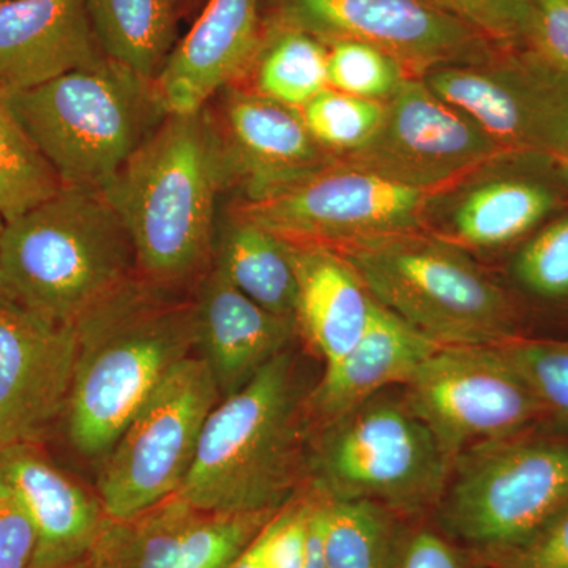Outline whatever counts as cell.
Returning a JSON list of instances; mask_svg holds the SVG:
<instances>
[{"mask_svg": "<svg viewBox=\"0 0 568 568\" xmlns=\"http://www.w3.org/2000/svg\"><path fill=\"white\" fill-rule=\"evenodd\" d=\"M235 183L211 108L168 114L103 190L132 241L138 274L179 290L213 261L215 207Z\"/></svg>", "mask_w": 568, "mask_h": 568, "instance_id": "cell-1", "label": "cell"}, {"mask_svg": "<svg viewBox=\"0 0 568 568\" xmlns=\"http://www.w3.org/2000/svg\"><path fill=\"white\" fill-rule=\"evenodd\" d=\"M134 276L77 323L69 433L85 457L106 454L174 366L196 353L194 301Z\"/></svg>", "mask_w": 568, "mask_h": 568, "instance_id": "cell-2", "label": "cell"}, {"mask_svg": "<svg viewBox=\"0 0 568 568\" xmlns=\"http://www.w3.org/2000/svg\"><path fill=\"white\" fill-rule=\"evenodd\" d=\"M305 398L294 355L284 351L213 407L178 495L222 514L276 511L290 504L308 476Z\"/></svg>", "mask_w": 568, "mask_h": 568, "instance_id": "cell-3", "label": "cell"}, {"mask_svg": "<svg viewBox=\"0 0 568 568\" xmlns=\"http://www.w3.org/2000/svg\"><path fill=\"white\" fill-rule=\"evenodd\" d=\"M138 275L130 235L99 190L62 186L0 237V297L55 323L77 325Z\"/></svg>", "mask_w": 568, "mask_h": 568, "instance_id": "cell-4", "label": "cell"}, {"mask_svg": "<svg viewBox=\"0 0 568 568\" xmlns=\"http://www.w3.org/2000/svg\"><path fill=\"white\" fill-rule=\"evenodd\" d=\"M9 93L62 186L99 192L170 114L155 80L108 55L31 91Z\"/></svg>", "mask_w": 568, "mask_h": 568, "instance_id": "cell-5", "label": "cell"}, {"mask_svg": "<svg viewBox=\"0 0 568 568\" xmlns=\"http://www.w3.org/2000/svg\"><path fill=\"white\" fill-rule=\"evenodd\" d=\"M338 253L377 304L437 346H503L521 336L515 302L462 246L418 231Z\"/></svg>", "mask_w": 568, "mask_h": 568, "instance_id": "cell-6", "label": "cell"}, {"mask_svg": "<svg viewBox=\"0 0 568 568\" xmlns=\"http://www.w3.org/2000/svg\"><path fill=\"white\" fill-rule=\"evenodd\" d=\"M567 506L568 436L534 428L459 455L435 525L485 568Z\"/></svg>", "mask_w": 568, "mask_h": 568, "instance_id": "cell-7", "label": "cell"}, {"mask_svg": "<svg viewBox=\"0 0 568 568\" xmlns=\"http://www.w3.org/2000/svg\"><path fill=\"white\" fill-rule=\"evenodd\" d=\"M398 388L320 429L308 458L310 489L327 499L379 504L407 519L435 511L455 459Z\"/></svg>", "mask_w": 568, "mask_h": 568, "instance_id": "cell-8", "label": "cell"}, {"mask_svg": "<svg viewBox=\"0 0 568 568\" xmlns=\"http://www.w3.org/2000/svg\"><path fill=\"white\" fill-rule=\"evenodd\" d=\"M220 399L200 355L171 369L104 454L97 496L108 518H132L181 491Z\"/></svg>", "mask_w": 568, "mask_h": 568, "instance_id": "cell-9", "label": "cell"}, {"mask_svg": "<svg viewBox=\"0 0 568 568\" xmlns=\"http://www.w3.org/2000/svg\"><path fill=\"white\" fill-rule=\"evenodd\" d=\"M428 196L336 159L271 196L241 201L233 215L260 224L287 244L345 252L425 231Z\"/></svg>", "mask_w": 568, "mask_h": 568, "instance_id": "cell-10", "label": "cell"}, {"mask_svg": "<svg viewBox=\"0 0 568 568\" xmlns=\"http://www.w3.org/2000/svg\"><path fill=\"white\" fill-rule=\"evenodd\" d=\"M403 390L454 459L549 418L503 346L437 347Z\"/></svg>", "mask_w": 568, "mask_h": 568, "instance_id": "cell-11", "label": "cell"}, {"mask_svg": "<svg viewBox=\"0 0 568 568\" xmlns=\"http://www.w3.org/2000/svg\"><path fill=\"white\" fill-rule=\"evenodd\" d=\"M568 209V179L558 156L500 151L429 193L426 233L470 250L518 246Z\"/></svg>", "mask_w": 568, "mask_h": 568, "instance_id": "cell-12", "label": "cell"}, {"mask_svg": "<svg viewBox=\"0 0 568 568\" xmlns=\"http://www.w3.org/2000/svg\"><path fill=\"white\" fill-rule=\"evenodd\" d=\"M426 84L467 115L500 151L568 149V78L525 48H497L480 61L425 73Z\"/></svg>", "mask_w": 568, "mask_h": 568, "instance_id": "cell-13", "label": "cell"}, {"mask_svg": "<svg viewBox=\"0 0 568 568\" xmlns=\"http://www.w3.org/2000/svg\"><path fill=\"white\" fill-rule=\"evenodd\" d=\"M276 24L323 41L353 40L387 52L422 78L487 58L499 44L422 0H272Z\"/></svg>", "mask_w": 568, "mask_h": 568, "instance_id": "cell-14", "label": "cell"}, {"mask_svg": "<svg viewBox=\"0 0 568 568\" xmlns=\"http://www.w3.org/2000/svg\"><path fill=\"white\" fill-rule=\"evenodd\" d=\"M500 152L424 78H407L386 102L372 140L339 162L422 192H436Z\"/></svg>", "mask_w": 568, "mask_h": 568, "instance_id": "cell-15", "label": "cell"}, {"mask_svg": "<svg viewBox=\"0 0 568 568\" xmlns=\"http://www.w3.org/2000/svg\"><path fill=\"white\" fill-rule=\"evenodd\" d=\"M276 511L222 514L174 495L132 518H106L84 564L88 568H226Z\"/></svg>", "mask_w": 568, "mask_h": 568, "instance_id": "cell-16", "label": "cell"}, {"mask_svg": "<svg viewBox=\"0 0 568 568\" xmlns=\"http://www.w3.org/2000/svg\"><path fill=\"white\" fill-rule=\"evenodd\" d=\"M77 325L0 297V448L33 443L69 406Z\"/></svg>", "mask_w": 568, "mask_h": 568, "instance_id": "cell-17", "label": "cell"}, {"mask_svg": "<svg viewBox=\"0 0 568 568\" xmlns=\"http://www.w3.org/2000/svg\"><path fill=\"white\" fill-rule=\"evenodd\" d=\"M233 160L242 201L271 196L336 162L306 129L301 111L265 99L245 85H227L215 114Z\"/></svg>", "mask_w": 568, "mask_h": 568, "instance_id": "cell-18", "label": "cell"}, {"mask_svg": "<svg viewBox=\"0 0 568 568\" xmlns=\"http://www.w3.org/2000/svg\"><path fill=\"white\" fill-rule=\"evenodd\" d=\"M264 32L261 0H209L155 78L168 112L201 110L215 93L244 80Z\"/></svg>", "mask_w": 568, "mask_h": 568, "instance_id": "cell-19", "label": "cell"}, {"mask_svg": "<svg viewBox=\"0 0 568 568\" xmlns=\"http://www.w3.org/2000/svg\"><path fill=\"white\" fill-rule=\"evenodd\" d=\"M193 301L196 353L211 369L222 399L290 349L298 332L295 317L254 304L215 265L201 276Z\"/></svg>", "mask_w": 568, "mask_h": 568, "instance_id": "cell-20", "label": "cell"}, {"mask_svg": "<svg viewBox=\"0 0 568 568\" xmlns=\"http://www.w3.org/2000/svg\"><path fill=\"white\" fill-rule=\"evenodd\" d=\"M0 487L21 504L36 528L32 568L81 562L108 518L99 496L65 476L33 443L0 448Z\"/></svg>", "mask_w": 568, "mask_h": 568, "instance_id": "cell-21", "label": "cell"}, {"mask_svg": "<svg viewBox=\"0 0 568 568\" xmlns=\"http://www.w3.org/2000/svg\"><path fill=\"white\" fill-rule=\"evenodd\" d=\"M103 58L85 0L0 3V85L7 91H31Z\"/></svg>", "mask_w": 568, "mask_h": 568, "instance_id": "cell-22", "label": "cell"}, {"mask_svg": "<svg viewBox=\"0 0 568 568\" xmlns=\"http://www.w3.org/2000/svg\"><path fill=\"white\" fill-rule=\"evenodd\" d=\"M437 347L376 302L362 338L349 353L325 364L320 383L306 394L310 426L320 432L372 396L405 386Z\"/></svg>", "mask_w": 568, "mask_h": 568, "instance_id": "cell-23", "label": "cell"}, {"mask_svg": "<svg viewBox=\"0 0 568 568\" xmlns=\"http://www.w3.org/2000/svg\"><path fill=\"white\" fill-rule=\"evenodd\" d=\"M287 246L297 276L298 332L325 364H331L349 353L365 334L376 301L353 265L335 250Z\"/></svg>", "mask_w": 568, "mask_h": 568, "instance_id": "cell-24", "label": "cell"}, {"mask_svg": "<svg viewBox=\"0 0 568 568\" xmlns=\"http://www.w3.org/2000/svg\"><path fill=\"white\" fill-rule=\"evenodd\" d=\"M213 265L254 304L295 317L297 276L290 246L260 224L231 215Z\"/></svg>", "mask_w": 568, "mask_h": 568, "instance_id": "cell-25", "label": "cell"}, {"mask_svg": "<svg viewBox=\"0 0 568 568\" xmlns=\"http://www.w3.org/2000/svg\"><path fill=\"white\" fill-rule=\"evenodd\" d=\"M108 58L155 80L174 48L173 0H85Z\"/></svg>", "mask_w": 568, "mask_h": 568, "instance_id": "cell-26", "label": "cell"}, {"mask_svg": "<svg viewBox=\"0 0 568 568\" xmlns=\"http://www.w3.org/2000/svg\"><path fill=\"white\" fill-rule=\"evenodd\" d=\"M327 52L316 37L271 22L246 73H253V88L246 89L301 111L328 88Z\"/></svg>", "mask_w": 568, "mask_h": 568, "instance_id": "cell-27", "label": "cell"}, {"mask_svg": "<svg viewBox=\"0 0 568 568\" xmlns=\"http://www.w3.org/2000/svg\"><path fill=\"white\" fill-rule=\"evenodd\" d=\"M321 497L325 568L390 567L407 518L368 500Z\"/></svg>", "mask_w": 568, "mask_h": 568, "instance_id": "cell-28", "label": "cell"}, {"mask_svg": "<svg viewBox=\"0 0 568 568\" xmlns=\"http://www.w3.org/2000/svg\"><path fill=\"white\" fill-rule=\"evenodd\" d=\"M61 189L58 174L11 106L9 91L0 85V216L13 222Z\"/></svg>", "mask_w": 568, "mask_h": 568, "instance_id": "cell-29", "label": "cell"}, {"mask_svg": "<svg viewBox=\"0 0 568 568\" xmlns=\"http://www.w3.org/2000/svg\"><path fill=\"white\" fill-rule=\"evenodd\" d=\"M510 275L534 301L568 305V209L517 246Z\"/></svg>", "mask_w": 568, "mask_h": 568, "instance_id": "cell-30", "label": "cell"}, {"mask_svg": "<svg viewBox=\"0 0 568 568\" xmlns=\"http://www.w3.org/2000/svg\"><path fill=\"white\" fill-rule=\"evenodd\" d=\"M386 103L325 88L301 110L317 144L336 159L372 140L383 122Z\"/></svg>", "mask_w": 568, "mask_h": 568, "instance_id": "cell-31", "label": "cell"}, {"mask_svg": "<svg viewBox=\"0 0 568 568\" xmlns=\"http://www.w3.org/2000/svg\"><path fill=\"white\" fill-rule=\"evenodd\" d=\"M328 88L386 103L399 91L409 71L387 52L362 41L327 44Z\"/></svg>", "mask_w": 568, "mask_h": 568, "instance_id": "cell-32", "label": "cell"}, {"mask_svg": "<svg viewBox=\"0 0 568 568\" xmlns=\"http://www.w3.org/2000/svg\"><path fill=\"white\" fill-rule=\"evenodd\" d=\"M503 349L528 381L549 418L568 424V339L519 336Z\"/></svg>", "mask_w": 568, "mask_h": 568, "instance_id": "cell-33", "label": "cell"}, {"mask_svg": "<svg viewBox=\"0 0 568 568\" xmlns=\"http://www.w3.org/2000/svg\"><path fill=\"white\" fill-rule=\"evenodd\" d=\"M476 29L493 43L521 48L528 29V0H422Z\"/></svg>", "mask_w": 568, "mask_h": 568, "instance_id": "cell-34", "label": "cell"}, {"mask_svg": "<svg viewBox=\"0 0 568 568\" xmlns=\"http://www.w3.org/2000/svg\"><path fill=\"white\" fill-rule=\"evenodd\" d=\"M308 489L276 511L256 537L261 568H305Z\"/></svg>", "mask_w": 568, "mask_h": 568, "instance_id": "cell-35", "label": "cell"}, {"mask_svg": "<svg viewBox=\"0 0 568 568\" xmlns=\"http://www.w3.org/2000/svg\"><path fill=\"white\" fill-rule=\"evenodd\" d=\"M388 568H478L474 559L435 523L406 519Z\"/></svg>", "mask_w": 568, "mask_h": 568, "instance_id": "cell-36", "label": "cell"}, {"mask_svg": "<svg viewBox=\"0 0 568 568\" xmlns=\"http://www.w3.org/2000/svg\"><path fill=\"white\" fill-rule=\"evenodd\" d=\"M523 47L537 61L568 78V0H528Z\"/></svg>", "mask_w": 568, "mask_h": 568, "instance_id": "cell-37", "label": "cell"}, {"mask_svg": "<svg viewBox=\"0 0 568 568\" xmlns=\"http://www.w3.org/2000/svg\"><path fill=\"white\" fill-rule=\"evenodd\" d=\"M485 568H568V506L521 547Z\"/></svg>", "mask_w": 568, "mask_h": 568, "instance_id": "cell-38", "label": "cell"}, {"mask_svg": "<svg viewBox=\"0 0 568 568\" xmlns=\"http://www.w3.org/2000/svg\"><path fill=\"white\" fill-rule=\"evenodd\" d=\"M37 532L21 504L0 487V568H32Z\"/></svg>", "mask_w": 568, "mask_h": 568, "instance_id": "cell-39", "label": "cell"}, {"mask_svg": "<svg viewBox=\"0 0 568 568\" xmlns=\"http://www.w3.org/2000/svg\"><path fill=\"white\" fill-rule=\"evenodd\" d=\"M226 568H261L260 560V551H257L256 547V538L248 548L239 556L237 559L234 560L233 564H230Z\"/></svg>", "mask_w": 568, "mask_h": 568, "instance_id": "cell-40", "label": "cell"}, {"mask_svg": "<svg viewBox=\"0 0 568 568\" xmlns=\"http://www.w3.org/2000/svg\"><path fill=\"white\" fill-rule=\"evenodd\" d=\"M559 160H560V164H562L564 173H566L567 179H568V149H567V152L564 153V155L560 156Z\"/></svg>", "mask_w": 568, "mask_h": 568, "instance_id": "cell-41", "label": "cell"}, {"mask_svg": "<svg viewBox=\"0 0 568 568\" xmlns=\"http://www.w3.org/2000/svg\"><path fill=\"white\" fill-rule=\"evenodd\" d=\"M62 568H88L85 567L84 560H81V562L71 564V566L62 567Z\"/></svg>", "mask_w": 568, "mask_h": 568, "instance_id": "cell-42", "label": "cell"}, {"mask_svg": "<svg viewBox=\"0 0 568 568\" xmlns=\"http://www.w3.org/2000/svg\"><path fill=\"white\" fill-rule=\"evenodd\" d=\"M3 230H6V220L0 216V237H2Z\"/></svg>", "mask_w": 568, "mask_h": 568, "instance_id": "cell-43", "label": "cell"}, {"mask_svg": "<svg viewBox=\"0 0 568 568\" xmlns=\"http://www.w3.org/2000/svg\"><path fill=\"white\" fill-rule=\"evenodd\" d=\"M11 2V0H0V3Z\"/></svg>", "mask_w": 568, "mask_h": 568, "instance_id": "cell-44", "label": "cell"}]
</instances>
